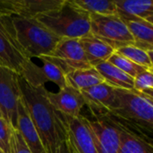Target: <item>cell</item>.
<instances>
[{
  "mask_svg": "<svg viewBox=\"0 0 153 153\" xmlns=\"http://www.w3.org/2000/svg\"><path fill=\"white\" fill-rule=\"evenodd\" d=\"M18 83L22 101L39 134L47 153H55L69 138L64 116L51 105L44 87L34 88L20 75Z\"/></svg>",
  "mask_w": 153,
  "mask_h": 153,
  "instance_id": "cell-1",
  "label": "cell"
},
{
  "mask_svg": "<svg viewBox=\"0 0 153 153\" xmlns=\"http://www.w3.org/2000/svg\"><path fill=\"white\" fill-rule=\"evenodd\" d=\"M0 23L16 46L30 59L48 55L61 39L36 19L11 16L0 18Z\"/></svg>",
  "mask_w": 153,
  "mask_h": 153,
  "instance_id": "cell-2",
  "label": "cell"
},
{
  "mask_svg": "<svg viewBox=\"0 0 153 153\" xmlns=\"http://www.w3.org/2000/svg\"><path fill=\"white\" fill-rule=\"evenodd\" d=\"M36 20L60 39H81L91 30L90 13L74 0H64L60 6L40 14Z\"/></svg>",
  "mask_w": 153,
  "mask_h": 153,
  "instance_id": "cell-3",
  "label": "cell"
},
{
  "mask_svg": "<svg viewBox=\"0 0 153 153\" xmlns=\"http://www.w3.org/2000/svg\"><path fill=\"white\" fill-rule=\"evenodd\" d=\"M152 98L135 91L115 89V100L108 114L152 131Z\"/></svg>",
  "mask_w": 153,
  "mask_h": 153,
  "instance_id": "cell-4",
  "label": "cell"
},
{
  "mask_svg": "<svg viewBox=\"0 0 153 153\" xmlns=\"http://www.w3.org/2000/svg\"><path fill=\"white\" fill-rule=\"evenodd\" d=\"M90 33L95 38L109 45L115 51L128 45H134V40L126 23L116 15H100L90 13Z\"/></svg>",
  "mask_w": 153,
  "mask_h": 153,
  "instance_id": "cell-5",
  "label": "cell"
},
{
  "mask_svg": "<svg viewBox=\"0 0 153 153\" xmlns=\"http://www.w3.org/2000/svg\"><path fill=\"white\" fill-rule=\"evenodd\" d=\"M44 59L56 65L65 75L80 69L92 67L87 61L79 39H61Z\"/></svg>",
  "mask_w": 153,
  "mask_h": 153,
  "instance_id": "cell-6",
  "label": "cell"
},
{
  "mask_svg": "<svg viewBox=\"0 0 153 153\" xmlns=\"http://www.w3.org/2000/svg\"><path fill=\"white\" fill-rule=\"evenodd\" d=\"M18 76L14 71L0 65V112L2 117L15 129L17 102L21 98Z\"/></svg>",
  "mask_w": 153,
  "mask_h": 153,
  "instance_id": "cell-7",
  "label": "cell"
},
{
  "mask_svg": "<svg viewBox=\"0 0 153 153\" xmlns=\"http://www.w3.org/2000/svg\"><path fill=\"white\" fill-rule=\"evenodd\" d=\"M42 65L35 64L31 59L27 60L22 69L20 76L34 88L44 87L47 82L55 83L59 89L66 86L65 75L50 62L39 59Z\"/></svg>",
  "mask_w": 153,
  "mask_h": 153,
  "instance_id": "cell-8",
  "label": "cell"
},
{
  "mask_svg": "<svg viewBox=\"0 0 153 153\" xmlns=\"http://www.w3.org/2000/svg\"><path fill=\"white\" fill-rule=\"evenodd\" d=\"M64 116L67 126L69 139L78 153H99L94 135L89 126L87 118L80 116L72 117Z\"/></svg>",
  "mask_w": 153,
  "mask_h": 153,
  "instance_id": "cell-9",
  "label": "cell"
},
{
  "mask_svg": "<svg viewBox=\"0 0 153 153\" xmlns=\"http://www.w3.org/2000/svg\"><path fill=\"white\" fill-rule=\"evenodd\" d=\"M47 96L51 105L62 115L79 117L85 101L81 92L68 85L59 89L57 92L47 91Z\"/></svg>",
  "mask_w": 153,
  "mask_h": 153,
  "instance_id": "cell-10",
  "label": "cell"
},
{
  "mask_svg": "<svg viewBox=\"0 0 153 153\" xmlns=\"http://www.w3.org/2000/svg\"><path fill=\"white\" fill-rule=\"evenodd\" d=\"M89 126L102 149L106 153H118L119 151V130L115 122L96 118H87Z\"/></svg>",
  "mask_w": 153,
  "mask_h": 153,
  "instance_id": "cell-11",
  "label": "cell"
},
{
  "mask_svg": "<svg viewBox=\"0 0 153 153\" xmlns=\"http://www.w3.org/2000/svg\"><path fill=\"white\" fill-rule=\"evenodd\" d=\"M82 95L85 105L93 114H108L115 100V89L105 82L80 91Z\"/></svg>",
  "mask_w": 153,
  "mask_h": 153,
  "instance_id": "cell-12",
  "label": "cell"
},
{
  "mask_svg": "<svg viewBox=\"0 0 153 153\" xmlns=\"http://www.w3.org/2000/svg\"><path fill=\"white\" fill-rule=\"evenodd\" d=\"M16 129L20 133L22 140L31 153H47L39 136V134L22 101V99L17 102L16 111Z\"/></svg>",
  "mask_w": 153,
  "mask_h": 153,
  "instance_id": "cell-13",
  "label": "cell"
},
{
  "mask_svg": "<svg viewBox=\"0 0 153 153\" xmlns=\"http://www.w3.org/2000/svg\"><path fill=\"white\" fill-rule=\"evenodd\" d=\"M29 59L0 23V65L11 69L20 75L24 63Z\"/></svg>",
  "mask_w": 153,
  "mask_h": 153,
  "instance_id": "cell-14",
  "label": "cell"
},
{
  "mask_svg": "<svg viewBox=\"0 0 153 153\" xmlns=\"http://www.w3.org/2000/svg\"><path fill=\"white\" fill-rule=\"evenodd\" d=\"M117 14L123 21L143 20L152 24V0H115Z\"/></svg>",
  "mask_w": 153,
  "mask_h": 153,
  "instance_id": "cell-15",
  "label": "cell"
},
{
  "mask_svg": "<svg viewBox=\"0 0 153 153\" xmlns=\"http://www.w3.org/2000/svg\"><path fill=\"white\" fill-rule=\"evenodd\" d=\"M85 57L90 65L95 67L97 65L108 61L115 50L102 40L95 38L91 33L79 39Z\"/></svg>",
  "mask_w": 153,
  "mask_h": 153,
  "instance_id": "cell-16",
  "label": "cell"
},
{
  "mask_svg": "<svg viewBox=\"0 0 153 153\" xmlns=\"http://www.w3.org/2000/svg\"><path fill=\"white\" fill-rule=\"evenodd\" d=\"M103 82L114 89H121L127 91H134V78L122 72L108 61L102 62L94 67Z\"/></svg>",
  "mask_w": 153,
  "mask_h": 153,
  "instance_id": "cell-17",
  "label": "cell"
},
{
  "mask_svg": "<svg viewBox=\"0 0 153 153\" xmlns=\"http://www.w3.org/2000/svg\"><path fill=\"white\" fill-rule=\"evenodd\" d=\"M129 32L134 38V46L144 50H153V24L143 21H124Z\"/></svg>",
  "mask_w": 153,
  "mask_h": 153,
  "instance_id": "cell-18",
  "label": "cell"
},
{
  "mask_svg": "<svg viewBox=\"0 0 153 153\" xmlns=\"http://www.w3.org/2000/svg\"><path fill=\"white\" fill-rule=\"evenodd\" d=\"M117 126L119 130L118 153H153L152 143L126 129L123 126L117 124Z\"/></svg>",
  "mask_w": 153,
  "mask_h": 153,
  "instance_id": "cell-19",
  "label": "cell"
},
{
  "mask_svg": "<svg viewBox=\"0 0 153 153\" xmlns=\"http://www.w3.org/2000/svg\"><path fill=\"white\" fill-rule=\"evenodd\" d=\"M65 82L66 85L81 91L104 82L98 71L94 67H90L76 70L66 74Z\"/></svg>",
  "mask_w": 153,
  "mask_h": 153,
  "instance_id": "cell-20",
  "label": "cell"
},
{
  "mask_svg": "<svg viewBox=\"0 0 153 153\" xmlns=\"http://www.w3.org/2000/svg\"><path fill=\"white\" fill-rule=\"evenodd\" d=\"M116 52L131 60L134 64L150 71H153L152 51H144L134 45H128L118 48Z\"/></svg>",
  "mask_w": 153,
  "mask_h": 153,
  "instance_id": "cell-21",
  "label": "cell"
},
{
  "mask_svg": "<svg viewBox=\"0 0 153 153\" xmlns=\"http://www.w3.org/2000/svg\"><path fill=\"white\" fill-rule=\"evenodd\" d=\"M74 2L89 13L100 15L117 14L115 0H74Z\"/></svg>",
  "mask_w": 153,
  "mask_h": 153,
  "instance_id": "cell-22",
  "label": "cell"
},
{
  "mask_svg": "<svg viewBox=\"0 0 153 153\" xmlns=\"http://www.w3.org/2000/svg\"><path fill=\"white\" fill-rule=\"evenodd\" d=\"M108 61L109 63H111L112 65H114L118 69H120L122 72L126 73V74H128L129 76H131L133 78L137 76L139 74L148 70V69H146V68H144L143 66H140V65L134 64V62L127 59L126 57L120 56L116 51L111 55V56L108 58Z\"/></svg>",
  "mask_w": 153,
  "mask_h": 153,
  "instance_id": "cell-23",
  "label": "cell"
},
{
  "mask_svg": "<svg viewBox=\"0 0 153 153\" xmlns=\"http://www.w3.org/2000/svg\"><path fill=\"white\" fill-rule=\"evenodd\" d=\"M134 88L137 92L153 99L152 71L146 70L135 76L134 78Z\"/></svg>",
  "mask_w": 153,
  "mask_h": 153,
  "instance_id": "cell-24",
  "label": "cell"
},
{
  "mask_svg": "<svg viewBox=\"0 0 153 153\" xmlns=\"http://www.w3.org/2000/svg\"><path fill=\"white\" fill-rule=\"evenodd\" d=\"M7 153H31L17 129L13 128Z\"/></svg>",
  "mask_w": 153,
  "mask_h": 153,
  "instance_id": "cell-25",
  "label": "cell"
},
{
  "mask_svg": "<svg viewBox=\"0 0 153 153\" xmlns=\"http://www.w3.org/2000/svg\"><path fill=\"white\" fill-rule=\"evenodd\" d=\"M12 131L13 127L3 117H0V149L4 153H7L8 152Z\"/></svg>",
  "mask_w": 153,
  "mask_h": 153,
  "instance_id": "cell-26",
  "label": "cell"
},
{
  "mask_svg": "<svg viewBox=\"0 0 153 153\" xmlns=\"http://www.w3.org/2000/svg\"><path fill=\"white\" fill-rule=\"evenodd\" d=\"M55 153H78L76 152L73 143L71 142V140L68 138L66 141L63 142L59 147L56 149Z\"/></svg>",
  "mask_w": 153,
  "mask_h": 153,
  "instance_id": "cell-27",
  "label": "cell"
},
{
  "mask_svg": "<svg viewBox=\"0 0 153 153\" xmlns=\"http://www.w3.org/2000/svg\"><path fill=\"white\" fill-rule=\"evenodd\" d=\"M0 153H4V152H3V151H2L1 149H0Z\"/></svg>",
  "mask_w": 153,
  "mask_h": 153,
  "instance_id": "cell-28",
  "label": "cell"
},
{
  "mask_svg": "<svg viewBox=\"0 0 153 153\" xmlns=\"http://www.w3.org/2000/svg\"><path fill=\"white\" fill-rule=\"evenodd\" d=\"M0 117H2V115H1V112H0Z\"/></svg>",
  "mask_w": 153,
  "mask_h": 153,
  "instance_id": "cell-29",
  "label": "cell"
}]
</instances>
